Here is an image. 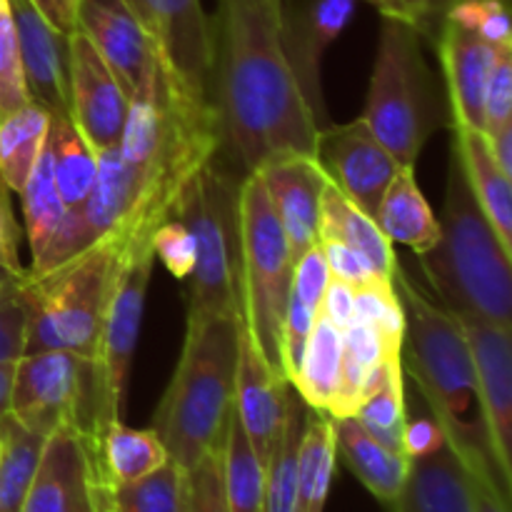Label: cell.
Wrapping results in <instances>:
<instances>
[{"label":"cell","instance_id":"obj_1","mask_svg":"<svg viewBox=\"0 0 512 512\" xmlns=\"http://www.w3.org/2000/svg\"><path fill=\"white\" fill-rule=\"evenodd\" d=\"M280 0H218L213 20L210 103L220 123V153L240 175L273 155H315L318 125L285 63Z\"/></svg>","mask_w":512,"mask_h":512},{"label":"cell","instance_id":"obj_2","mask_svg":"<svg viewBox=\"0 0 512 512\" xmlns=\"http://www.w3.org/2000/svg\"><path fill=\"white\" fill-rule=\"evenodd\" d=\"M220 123L213 103L190 90L160 60L153 83L128 103L118 150L140 180L135 213L118 238L153 235L173 215L195 173L220 150Z\"/></svg>","mask_w":512,"mask_h":512},{"label":"cell","instance_id":"obj_3","mask_svg":"<svg viewBox=\"0 0 512 512\" xmlns=\"http://www.w3.org/2000/svg\"><path fill=\"white\" fill-rule=\"evenodd\" d=\"M393 288L405 313L400 360L413 373L445 443L468 470L490 468L495 473L480 415L475 365L458 320L425 298L400 265L393 275Z\"/></svg>","mask_w":512,"mask_h":512},{"label":"cell","instance_id":"obj_4","mask_svg":"<svg viewBox=\"0 0 512 512\" xmlns=\"http://www.w3.org/2000/svg\"><path fill=\"white\" fill-rule=\"evenodd\" d=\"M238 328V310L188 318L178 368L153 418L168 458L183 473L205 453L223 448L235 408Z\"/></svg>","mask_w":512,"mask_h":512},{"label":"cell","instance_id":"obj_5","mask_svg":"<svg viewBox=\"0 0 512 512\" xmlns=\"http://www.w3.org/2000/svg\"><path fill=\"white\" fill-rule=\"evenodd\" d=\"M438 220V243L418 258L440 308L512 328L510 255L485 220L453 148Z\"/></svg>","mask_w":512,"mask_h":512},{"label":"cell","instance_id":"obj_6","mask_svg":"<svg viewBox=\"0 0 512 512\" xmlns=\"http://www.w3.org/2000/svg\"><path fill=\"white\" fill-rule=\"evenodd\" d=\"M363 123L403 168H415L430 135L450 125V108L423 55V35L383 18Z\"/></svg>","mask_w":512,"mask_h":512},{"label":"cell","instance_id":"obj_7","mask_svg":"<svg viewBox=\"0 0 512 512\" xmlns=\"http://www.w3.org/2000/svg\"><path fill=\"white\" fill-rule=\"evenodd\" d=\"M118 250V235H108L48 273L28 270L23 275L20 298L28 313L25 355L68 350L98 360Z\"/></svg>","mask_w":512,"mask_h":512},{"label":"cell","instance_id":"obj_8","mask_svg":"<svg viewBox=\"0 0 512 512\" xmlns=\"http://www.w3.org/2000/svg\"><path fill=\"white\" fill-rule=\"evenodd\" d=\"M240 183L243 175L218 150L190 178L170 215L183 220L195 243L188 318L240 308Z\"/></svg>","mask_w":512,"mask_h":512},{"label":"cell","instance_id":"obj_9","mask_svg":"<svg viewBox=\"0 0 512 512\" xmlns=\"http://www.w3.org/2000/svg\"><path fill=\"white\" fill-rule=\"evenodd\" d=\"M240 315L263 358L283 375L280 333L293 283V258L280 220L258 173L245 175L238 193ZM285 378V375H283Z\"/></svg>","mask_w":512,"mask_h":512},{"label":"cell","instance_id":"obj_10","mask_svg":"<svg viewBox=\"0 0 512 512\" xmlns=\"http://www.w3.org/2000/svg\"><path fill=\"white\" fill-rule=\"evenodd\" d=\"M10 415L43 435L60 428L93 438L108 420L120 418L110 405L98 360L43 350L15 363Z\"/></svg>","mask_w":512,"mask_h":512},{"label":"cell","instance_id":"obj_11","mask_svg":"<svg viewBox=\"0 0 512 512\" xmlns=\"http://www.w3.org/2000/svg\"><path fill=\"white\" fill-rule=\"evenodd\" d=\"M153 260V235H138V238H128L120 243L113 290H110L108 308H105L98 350V365L110 405L120 415H123L125 405L130 363H133L140 325H143L145 295H148Z\"/></svg>","mask_w":512,"mask_h":512},{"label":"cell","instance_id":"obj_12","mask_svg":"<svg viewBox=\"0 0 512 512\" xmlns=\"http://www.w3.org/2000/svg\"><path fill=\"white\" fill-rule=\"evenodd\" d=\"M360 0H280L278 30L285 63L315 125H330L323 95V55L355 18Z\"/></svg>","mask_w":512,"mask_h":512},{"label":"cell","instance_id":"obj_13","mask_svg":"<svg viewBox=\"0 0 512 512\" xmlns=\"http://www.w3.org/2000/svg\"><path fill=\"white\" fill-rule=\"evenodd\" d=\"M453 315V313H450ZM468 340L478 378L480 415L490 460L505 493L512 488V335L510 328L473 315H453Z\"/></svg>","mask_w":512,"mask_h":512},{"label":"cell","instance_id":"obj_14","mask_svg":"<svg viewBox=\"0 0 512 512\" xmlns=\"http://www.w3.org/2000/svg\"><path fill=\"white\" fill-rule=\"evenodd\" d=\"M315 158L330 183L370 218H375V210L390 180L403 168L370 133L363 118L350 123H330L318 130Z\"/></svg>","mask_w":512,"mask_h":512},{"label":"cell","instance_id":"obj_15","mask_svg":"<svg viewBox=\"0 0 512 512\" xmlns=\"http://www.w3.org/2000/svg\"><path fill=\"white\" fill-rule=\"evenodd\" d=\"M75 30L98 50L128 100L153 83L160 63L158 45L128 0H78Z\"/></svg>","mask_w":512,"mask_h":512},{"label":"cell","instance_id":"obj_16","mask_svg":"<svg viewBox=\"0 0 512 512\" xmlns=\"http://www.w3.org/2000/svg\"><path fill=\"white\" fill-rule=\"evenodd\" d=\"M68 118L85 143L100 153L120 143L128 95L83 33L68 35Z\"/></svg>","mask_w":512,"mask_h":512},{"label":"cell","instance_id":"obj_17","mask_svg":"<svg viewBox=\"0 0 512 512\" xmlns=\"http://www.w3.org/2000/svg\"><path fill=\"white\" fill-rule=\"evenodd\" d=\"M158 45L160 60L195 93L210 100L213 20L203 0H128Z\"/></svg>","mask_w":512,"mask_h":512},{"label":"cell","instance_id":"obj_18","mask_svg":"<svg viewBox=\"0 0 512 512\" xmlns=\"http://www.w3.org/2000/svg\"><path fill=\"white\" fill-rule=\"evenodd\" d=\"M20 512H103V485L83 435L68 428L48 435Z\"/></svg>","mask_w":512,"mask_h":512},{"label":"cell","instance_id":"obj_19","mask_svg":"<svg viewBox=\"0 0 512 512\" xmlns=\"http://www.w3.org/2000/svg\"><path fill=\"white\" fill-rule=\"evenodd\" d=\"M240 315V310H238ZM290 385L255 345L248 323L240 315L238 328V370H235V413L253 445L255 455L268 465L278 448L285 423Z\"/></svg>","mask_w":512,"mask_h":512},{"label":"cell","instance_id":"obj_20","mask_svg":"<svg viewBox=\"0 0 512 512\" xmlns=\"http://www.w3.org/2000/svg\"><path fill=\"white\" fill-rule=\"evenodd\" d=\"M255 173L268 190L295 265L305 250L318 245L320 195L328 185V175L315 155L305 153L273 155Z\"/></svg>","mask_w":512,"mask_h":512},{"label":"cell","instance_id":"obj_21","mask_svg":"<svg viewBox=\"0 0 512 512\" xmlns=\"http://www.w3.org/2000/svg\"><path fill=\"white\" fill-rule=\"evenodd\" d=\"M18 35L20 68L33 103L50 115H68V35L58 33L43 18L33 0H8Z\"/></svg>","mask_w":512,"mask_h":512},{"label":"cell","instance_id":"obj_22","mask_svg":"<svg viewBox=\"0 0 512 512\" xmlns=\"http://www.w3.org/2000/svg\"><path fill=\"white\" fill-rule=\"evenodd\" d=\"M435 45L445 75L450 125L483 130L485 90L500 50L450 20H440L435 30Z\"/></svg>","mask_w":512,"mask_h":512},{"label":"cell","instance_id":"obj_23","mask_svg":"<svg viewBox=\"0 0 512 512\" xmlns=\"http://www.w3.org/2000/svg\"><path fill=\"white\" fill-rule=\"evenodd\" d=\"M390 512H473V478L448 443L410 458L408 478Z\"/></svg>","mask_w":512,"mask_h":512},{"label":"cell","instance_id":"obj_24","mask_svg":"<svg viewBox=\"0 0 512 512\" xmlns=\"http://www.w3.org/2000/svg\"><path fill=\"white\" fill-rule=\"evenodd\" d=\"M453 128V145L450 148L458 155L463 165L465 180L483 210L485 220L498 235L500 245L512 255V185L510 178L498 168L490 150V140L483 130L465 128V125H450Z\"/></svg>","mask_w":512,"mask_h":512},{"label":"cell","instance_id":"obj_25","mask_svg":"<svg viewBox=\"0 0 512 512\" xmlns=\"http://www.w3.org/2000/svg\"><path fill=\"white\" fill-rule=\"evenodd\" d=\"M85 443H88L95 473L105 488L135 483L170 460L163 440L153 428H130L123 423V418H113L100 425L98 433Z\"/></svg>","mask_w":512,"mask_h":512},{"label":"cell","instance_id":"obj_26","mask_svg":"<svg viewBox=\"0 0 512 512\" xmlns=\"http://www.w3.org/2000/svg\"><path fill=\"white\" fill-rule=\"evenodd\" d=\"M333 420V418H330ZM335 430V450L350 473L365 485L370 495L383 505H393L403 490L405 478H408L410 458L403 453L385 448L375 438H370L355 418L333 420Z\"/></svg>","mask_w":512,"mask_h":512},{"label":"cell","instance_id":"obj_27","mask_svg":"<svg viewBox=\"0 0 512 512\" xmlns=\"http://www.w3.org/2000/svg\"><path fill=\"white\" fill-rule=\"evenodd\" d=\"M318 240H338V243L348 245L368 260L380 280L393 283V275L398 270V255H395L393 243L380 233L375 220L365 215L358 205L350 203L330 180L320 195Z\"/></svg>","mask_w":512,"mask_h":512},{"label":"cell","instance_id":"obj_28","mask_svg":"<svg viewBox=\"0 0 512 512\" xmlns=\"http://www.w3.org/2000/svg\"><path fill=\"white\" fill-rule=\"evenodd\" d=\"M373 220L390 243L405 245L415 255L428 253L440 238V220L415 180V168H400L390 180Z\"/></svg>","mask_w":512,"mask_h":512},{"label":"cell","instance_id":"obj_29","mask_svg":"<svg viewBox=\"0 0 512 512\" xmlns=\"http://www.w3.org/2000/svg\"><path fill=\"white\" fill-rule=\"evenodd\" d=\"M335 460H338V450H335L333 420L325 413L308 408L298 448L293 512H325Z\"/></svg>","mask_w":512,"mask_h":512},{"label":"cell","instance_id":"obj_30","mask_svg":"<svg viewBox=\"0 0 512 512\" xmlns=\"http://www.w3.org/2000/svg\"><path fill=\"white\" fill-rule=\"evenodd\" d=\"M45 150H48L55 188L65 208L83 205L98 175V153L85 143V138L65 113L50 115Z\"/></svg>","mask_w":512,"mask_h":512},{"label":"cell","instance_id":"obj_31","mask_svg":"<svg viewBox=\"0 0 512 512\" xmlns=\"http://www.w3.org/2000/svg\"><path fill=\"white\" fill-rule=\"evenodd\" d=\"M50 113L28 100L0 118V185L20 193L45 148Z\"/></svg>","mask_w":512,"mask_h":512},{"label":"cell","instance_id":"obj_32","mask_svg":"<svg viewBox=\"0 0 512 512\" xmlns=\"http://www.w3.org/2000/svg\"><path fill=\"white\" fill-rule=\"evenodd\" d=\"M340 365H343V333L330 320L318 315L305 345L303 363L290 388L310 410L328 415L338 393Z\"/></svg>","mask_w":512,"mask_h":512},{"label":"cell","instance_id":"obj_33","mask_svg":"<svg viewBox=\"0 0 512 512\" xmlns=\"http://www.w3.org/2000/svg\"><path fill=\"white\" fill-rule=\"evenodd\" d=\"M48 435L18 423L13 415L0 423V512H20L38 470Z\"/></svg>","mask_w":512,"mask_h":512},{"label":"cell","instance_id":"obj_34","mask_svg":"<svg viewBox=\"0 0 512 512\" xmlns=\"http://www.w3.org/2000/svg\"><path fill=\"white\" fill-rule=\"evenodd\" d=\"M223 485L230 512H263L265 465L245 438L235 408L223 440Z\"/></svg>","mask_w":512,"mask_h":512},{"label":"cell","instance_id":"obj_35","mask_svg":"<svg viewBox=\"0 0 512 512\" xmlns=\"http://www.w3.org/2000/svg\"><path fill=\"white\" fill-rule=\"evenodd\" d=\"M18 195L23 200L25 235H28L35 268L43 260V255L48 253L50 243H53L55 233H58L60 223L65 218V203L60 198L58 188H55L53 170H50V158L45 148Z\"/></svg>","mask_w":512,"mask_h":512},{"label":"cell","instance_id":"obj_36","mask_svg":"<svg viewBox=\"0 0 512 512\" xmlns=\"http://www.w3.org/2000/svg\"><path fill=\"white\" fill-rule=\"evenodd\" d=\"M305 415H308V405L290 388L283 433H280L278 448H275L268 465H265L263 512H293L295 480H298V448Z\"/></svg>","mask_w":512,"mask_h":512},{"label":"cell","instance_id":"obj_37","mask_svg":"<svg viewBox=\"0 0 512 512\" xmlns=\"http://www.w3.org/2000/svg\"><path fill=\"white\" fill-rule=\"evenodd\" d=\"M360 428L383 443L385 448L405 455V385H403V363H393L385 370L378 388L360 403L358 413L353 415Z\"/></svg>","mask_w":512,"mask_h":512},{"label":"cell","instance_id":"obj_38","mask_svg":"<svg viewBox=\"0 0 512 512\" xmlns=\"http://www.w3.org/2000/svg\"><path fill=\"white\" fill-rule=\"evenodd\" d=\"M185 473L168 460L135 483L105 488L103 512H183Z\"/></svg>","mask_w":512,"mask_h":512},{"label":"cell","instance_id":"obj_39","mask_svg":"<svg viewBox=\"0 0 512 512\" xmlns=\"http://www.w3.org/2000/svg\"><path fill=\"white\" fill-rule=\"evenodd\" d=\"M355 320L378 335L388 355H403L405 313L393 283H373L355 290Z\"/></svg>","mask_w":512,"mask_h":512},{"label":"cell","instance_id":"obj_40","mask_svg":"<svg viewBox=\"0 0 512 512\" xmlns=\"http://www.w3.org/2000/svg\"><path fill=\"white\" fill-rule=\"evenodd\" d=\"M440 20L460 25L493 48L512 50L508 0H458Z\"/></svg>","mask_w":512,"mask_h":512},{"label":"cell","instance_id":"obj_41","mask_svg":"<svg viewBox=\"0 0 512 512\" xmlns=\"http://www.w3.org/2000/svg\"><path fill=\"white\" fill-rule=\"evenodd\" d=\"M183 512H230L223 485V448L210 450L185 470Z\"/></svg>","mask_w":512,"mask_h":512},{"label":"cell","instance_id":"obj_42","mask_svg":"<svg viewBox=\"0 0 512 512\" xmlns=\"http://www.w3.org/2000/svg\"><path fill=\"white\" fill-rule=\"evenodd\" d=\"M23 68H20L18 35L8 0H0V118L28 103Z\"/></svg>","mask_w":512,"mask_h":512},{"label":"cell","instance_id":"obj_43","mask_svg":"<svg viewBox=\"0 0 512 512\" xmlns=\"http://www.w3.org/2000/svg\"><path fill=\"white\" fill-rule=\"evenodd\" d=\"M153 253L178 280H188L195 265V243L183 220L168 218L153 233Z\"/></svg>","mask_w":512,"mask_h":512},{"label":"cell","instance_id":"obj_44","mask_svg":"<svg viewBox=\"0 0 512 512\" xmlns=\"http://www.w3.org/2000/svg\"><path fill=\"white\" fill-rule=\"evenodd\" d=\"M512 123V50H500L483 103V133L495 135Z\"/></svg>","mask_w":512,"mask_h":512},{"label":"cell","instance_id":"obj_45","mask_svg":"<svg viewBox=\"0 0 512 512\" xmlns=\"http://www.w3.org/2000/svg\"><path fill=\"white\" fill-rule=\"evenodd\" d=\"M20 280L0 293V365L18 363L25 355L28 313H25V303L20 298Z\"/></svg>","mask_w":512,"mask_h":512},{"label":"cell","instance_id":"obj_46","mask_svg":"<svg viewBox=\"0 0 512 512\" xmlns=\"http://www.w3.org/2000/svg\"><path fill=\"white\" fill-rule=\"evenodd\" d=\"M330 283V270L328 263L323 258V250L320 245H313L310 250H305L293 265V283H290V293L295 298L303 300L308 308L318 310L320 313V303H323L325 288Z\"/></svg>","mask_w":512,"mask_h":512},{"label":"cell","instance_id":"obj_47","mask_svg":"<svg viewBox=\"0 0 512 512\" xmlns=\"http://www.w3.org/2000/svg\"><path fill=\"white\" fill-rule=\"evenodd\" d=\"M318 245L323 250L325 263H328L330 278L343 280L353 290L373 283H388V280H380L378 273L370 268L368 260L360 253H355L353 248H348V245L338 243V240H318Z\"/></svg>","mask_w":512,"mask_h":512},{"label":"cell","instance_id":"obj_48","mask_svg":"<svg viewBox=\"0 0 512 512\" xmlns=\"http://www.w3.org/2000/svg\"><path fill=\"white\" fill-rule=\"evenodd\" d=\"M368 3H373L383 18L413 25L423 38L433 40V30L438 28V23L430 13L428 0H368Z\"/></svg>","mask_w":512,"mask_h":512},{"label":"cell","instance_id":"obj_49","mask_svg":"<svg viewBox=\"0 0 512 512\" xmlns=\"http://www.w3.org/2000/svg\"><path fill=\"white\" fill-rule=\"evenodd\" d=\"M320 315L325 320H330L340 333L348 330L355 320V290L350 285H345L343 280L330 278L323 295V303H320Z\"/></svg>","mask_w":512,"mask_h":512},{"label":"cell","instance_id":"obj_50","mask_svg":"<svg viewBox=\"0 0 512 512\" xmlns=\"http://www.w3.org/2000/svg\"><path fill=\"white\" fill-rule=\"evenodd\" d=\"M10 190H5L0 185V265L13 273H25L23 263H20L18 255V240H20V228L13 218V210H10Z\"/></svg>","mask_w":512,"mask_h":512},{"label":"cell","instance_id":"obj_51","mask_svg":"<svg viewBox=\"0 0 512 512\" xmlns=\"http://www.w3.org/2000/svg\"><path fill=\"white\" fill-rule=\"evenodd\" d=\"M445 443L443 430L435 423L433 415H425L408 425H405V455L408 458H420V455H428L433 450H438Z\"/></svg>","mask_w":512,"mask_h":512},{"label":"cell","instance_id":"obj_52","mask_svg":"<svg viewBox=\"0 0 512 512\" xmlns=\"http://www.w3.org/2000/svg\"><path fill=\"white\" fill-rule=\"evenodd\" d=\"M75 3L78 0H33L43 18L63 35H70L75 30Z\"/></svg>","mask_w":512,"mask_h":512},{"label":"cell","instance_id":"obj_53","mask_svg":"<svg viewBox=\"0 0 512 512\" xmlns=\"http://www.w3.org/2000/svg\"><path fill=\"white\" fill-rule=\"evenodd\" d=\"M490 150H493V158L498 163V168L503 170L508 178H512V123L500 128L498 133L490 135Z\"/></svg>","mask_w":512,"mask_h":512},{"label":"cell","instance_id":"obj_54","mask_svg":"<svg viewBox=\"0 0 512 512\" xmlns=\"http://www.w3.org/2000/svg\"><path fill=\"white\" fill-rule=\"evenodd\" d=\"M15 363L0 365V423L10 415V388H13Z\"/></svg>","mask_w":512,"mask_h":512},{"label":"cell","instance_id":"obj_55","mask_svg":"<svg viewBox=\"0 0 512 512\" xmlns=\"http://www.w3.org/2000/svg\"><path fill=\"white\" fill-rule=\"evenodd\" d=\"M455 3H458V0H428V8H430V13H433L435 23L440 25V18L445 15V10H448L450 5H455Z\"/></svg>","mask_w":512,"mask_h":512},{"label":"cell","instance_id":"obj_56","mask_svg":"<svg viewBox=\"0 0 512 512\" xmlns=\"http://www.w3.org/2000/svg\"><path fill=\"white\" fill-rule=\"evenodd\" d=\"M25 273H13V270H8V268H3V265H0V293H3V290H8L10 285H15L18 283L20 278H23Z\"/></svg>","mask_w":512,"mask_h":512},{"label":"cell","instance_id":"obj_57","mask_svg":"<svg viewBox=\"0 0 512 512\" xmlns=\"http://www.w3.org/2000/svg\"><path fill=\"white\" fill-rule=\"evenodd\" d=\"M0 450H3V443H0Z\"/></svg>","mask_w":512,"mask_h":512}]
</instances>
